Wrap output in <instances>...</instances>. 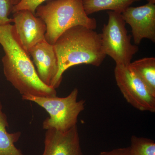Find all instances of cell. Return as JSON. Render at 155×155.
<instances>
[{
  "instance_id": "obj_3",
  "label": "cell",
  "mask_w": 155,
  "mask_h": 155,
  "mask_svg": "<svg viewBox=\"0 0 155 155\" xmlns=\"http://www.w3.org/2000/svg\"><path fill=\"white\" fill-rule=\"evenodd\" d=\"M35 11L46 25L45 39L54 45L61 35L74 26L81 25L94 30L97 22L88 17L83 7V0H48Z\"/></svg>"
},
{
  "instance_id": "obj_4",
  "label": "cell",
  "mask_w": 155,
  "mask_h": 155,
  "mask_svg": "<svg viewBox=\"0 0 155 155\" xmlns=\"http://www.w3.org/2000/svg\"><path fill=\"white\" fill-rule=\"evenodd\" d=\"M78 89L75 88L64 97L28 95H22V98L35 103L48 112L49 116L43 122V129L65 131L77 125L78 116L85 108V101H78Z\"/></svg>"
},
{
  "instance_id": "obj_18",
  "label": "cell",
  "mask_w": 155,
  "mask_h": 155,
  "mask_svg": "<svg viewBox=\"0 0 155 155\" xmlns=\"http://www.w3.org/2000/svg\"><path fill=\"white\" fill-rule=\"evenodd\" d=\"M9 1L13 5L15 6L19 4L21 0H9Z\"/></svg>"
},
{
  "instance_id": "obj_1",
  "label": "cell",
  "mask_w": 155,
  "mask_h": 155,
  "mask_svg": "<svg viewBox=\"0 0 155 155\" xmlns=\"http://www.w3.org/2000/svg\"><path fill=\"white\" fill-rule=\"evenodd\" d=\"M0 45L5 53L2 59L4 75L20 94L57 96L56 89L47 86L40 79L30 54L21 44L14 25L0 26Z\"/></svg>"
},
{
  "instance_id": "obj_13",
  "label": "cell",
  "mask_w": 155,
  "mask_h": 155,
  "mask_svg": "<svg viewBox=\"0 0 155 155\" xmlns=\"http://www.w3.org/2000/svg\"><path fill=\"white\" fill-rule=\"evenodd\" d=\"M129 65L155 95V58H142L130 62Z\"/></svg>"
},
{
  "instance_id": "obj_2",
  "label": "cell",
  "mask_w": 155,
  "mask_h": 155,
  "mask_svg": "<svg viewBox=\"0 0 155 155\" xmlns=\"http://www.w3.org/2000/svg\"><path fill=\"white\" fill-rule=\"evenodd\" d=\"M58 58L59 70L53 88L60 86L65 71L82 64L98 67L106 55L102 45L101 34L81 25L66 31L54 45Z\"/></svg>"
},
{
  "instance_id": "obj_19",
  "label": "cell",
  "mask_w": 155,
  "mask_h": 155,
  "mask_svg": "<svg viewBox=\"0 0 155 155\" xmlns=\"http://www.w3.org/2000/svg\"><path fill=\"white\" fill-rule=\"evenodd\" d=\"M140 1V0H138ZM147 1L148 3H152V4H155V0H146Z\"/></svg>"
},
{
  "instance_id": "obj_17",
  "label": "cell",
  "mask_w": 155,
  "mask_h": 155,
  "mask_svg": "<svg viewBox=\"0 0 155 155\" xmlns=\"http://www.w3.org/2000/svg\"><path fill=\"white\" fill-rule=\"evenodd\" d=\"M99 155H130L129 148H120L109 151L102 152Z\"/></svg>"
},
{
  "instance_id": "obj_6",
  "label": "cell",
  "mask_w": 155,
  "mask_h": 155,
  "mask_svg": "<svg viewBox=\"0 0 155 155\" xmlns=\"http://www.w3.org/2000/svg\"><path fill=\"white\" fill-rule=\"evenodd\" d=\"M114 75L117 86L127 102L139 110L154 113L155 95L129 65H116Z\"/></svg>"
},
{
  "instance_id": "obj_14",
  "label": "cell",
  "mask_w": 155,
  "mask_h": 155,
  "mask_svg": "<svg viewBox=\"0 0 155 155\" xmlns=\"http://www.w3.org/2000/svg\"><path fill=\"white\" fill-rule=\"evenodd\" d=\"M129 148L130 155H155V142L150 139L133 135Z\"/></svg>"
},
{
  "instance_id": "obj_11",
  "label": "cell",
  "mask_w": 155,
  "mask_h": 155,
  "mask_svg": "<svg viewBox=\"0 0 155 155\" xmlns=\"http://www.w3.org/2000/svg\"><path fill=\"white\" fill-rule=\"evenodd\" d=\"M3 106L0 100V155H25L15 146L21 136L20 131L9 133L8 117L2 111Z\"/></svg>"
},
{
  "instance_id": "obj_15",
  "label": "cell",
  "mask_w": 155,
  "mask_h": 155,
  "mask_svg": "<svg viewBox=\"0 0 155 155\" xmlns=\"http://www.w3.org/2000/svg\"><path fill=\"white\" fill-rule=\"evenodd\" d=\"M14 6L9 0H0V26L13 22V18L9 16L13 12Z\"/></svg>"
},
{
  "instance_id": "obj_12",
  "label": "cell",
  "mask_w": 155,
  "mask_h": 155,
  "mask_svg": "<svg viewBox=\"0 0 155 155\" xmlns=\"http://www.w3.org/2000/svg\"><path fill=\"white\" fill-rule=\"evenodd\" d=\"M138 0H83L84 8L87 15L98 11H108L123 13Z\"/></svg>"
},
{
  "instance_id": "obj_10",
  "label": "cell",
  "mask_w": 155,
  "mask_h": 155,
  "mask_svg": "<svg viewBox=\"0 0 155 155\" xmlns=\"http://www.w3.org/2000/svg\"><path fill=\"white\" fill-rule=\"evenodd\" d=\"M40 79L44 84L53 87L58 75L59 65L54 45L45 40L35 45L29 51Z\"/></svg>"
},
{
  "instance_id": "obj_9",
  "label": "cell",
  "mask_w": 155,
  "mask_h": 155,
  "mask_svg": "<svg viewBox=\"0 0 155 155\" xmlns=\"http://www.w3.org/2000/svg\"><path fill=\"white\" fill-rule=\"evenodd\" d=\"M42 155H82L77 125L69 130H46Z\"/></svg>"
},
{
  "instance_id": "obj_7",
  "label": "cell",
  "mask_w": 155,
  "mask_h": 155,
  "mask_svg": "<svg viewBox=\"0 0 155 155\" xmlns=\"http://www.w3.org/2000/svg\"><path fill=\"white\" fill-rule=\"evenodd\" d=\"M155 4L148 3L137 7H129L122 13L126 23L131 28L135 45L143 39L155 42Z\"/></svg>"
},
{
  "instance_id": "obj_8",
  "label": "cell",
  "mask_w": 155,
  "mask_h": 155,
  "mask_svg": "<svg viewBox=\"0 0 155 155\" xmlns=\"http://www.w3.org/2000/svg\"><path fill=\"white\" fill-rule=\"evenodd\" d=\"M13 14L15 31L22 46L29 52L34 46L45 40L46 25L41 18L28 10Z\"/></svg>"
},
{
  "instance_id": "obj_16",
  "label": "cell",
  "mask_w": 155,
  "mask_h": 155,
  "mask_svg": "<svg viewBox=\"0 0 155 155\" xmlns=\"http://www.w3.org/2000/svg\"><path fill=\"white\" fill-rule=\"evenodd\" d=\"M48 0H21L20 2L13 7V12L15 13L21 10H28L35 14V11L38 6Z\"/></svg>"
},
{
  "instance_id": "obj_5",
  "label": "cell",
  "mask_w": 155,
  "mask_h": 155,
  "mask_svg": "<svg viewBox=\"0 0 155 155\" xmlns=\"http://www.w3.org/2000/svg\"><path fill=\"white\" fill-rule=\"evenodd\" d=\"M107 14V23L104 25L101 33L104 52L115 61L116 65L127 66L138 51V47L131 44V36L127 34L122 14L112 11Z\"/></svg>"
}]
</instances>
